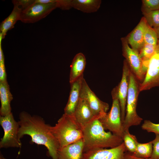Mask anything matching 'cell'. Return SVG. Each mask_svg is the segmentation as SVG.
I'll list each match as a JSON object with an SVG mask.
<instances>
[{
    "label": "cell",
    "mask_w": 159,
    "mask_h": 159,
    "mask_svg": "<svg viewBox=\"0 0 159 159\" xmlns=\"http://www.w3.org/2000/svg\"><path fill=\"white\" fill-rule=\"evenodd\" d=\"M18 132L21 139L24 135H29L32 143L42 145L46 148L49 155L52 159H57L60 148L59 143L52 133L50 125L47 124L41 117L31 115L25 111L20 113Z\"/></svg>",
    "instance_id": "cell-1"
},
{
    "label": "cell",
    "mask_w": 159,
    "mask_h": 159,
    "mask_svg": "<svg viewBox=\"0 0 159 159\" xmlns=\"http://www.w3.org/2000/svg\"><path fill=\"white\" fill-rule=\"evenodd\" d=\"M83 152L99 148H112L123 142L122 138L105 131L99 118H96L82 129Z\"/></svg>",
    "instance_id": "cell-2"
},
{
    "label": "cell",
    "mask_w": 159,
    "mask_h": 159,
    "mask_svg": "<svg viewBox=\"0 0 159 159\" xmlns=\"http://www.w3.org/2000/svg\"><path fill=\"white\" fill-rule=\"evenodd\" d=\"M51 132L60 148L73 143L83 138L82 128L74 115L64 113L54 126H51Z\"/></svg>",
    "instance_id": "cell-3"
},
{
    "label": "cell",
    "mask_w": 159,
    "mask_h": 159,
    "mask_svg": "<svg viewBox=\"0 0 159 159\" xmlns=\"http://www.w3.org/2000/svg\"><path fill=\"white\" fill-rule=\"evenodd\" d=\"M140 82L130 71L126 108V113L122 123L124 131L132 126L138 125L143 120L136 112L138 97L140 92Z\"/></svg>",
    "instance_id": "cell-4"
},
{
    "label": "cell",
    "mask_w": 159,
    "mask_h": 159,
    "mask_svg": "<svg viewBox=\"0 0 159 159\" xmlns=\"http://www.w3.org/2000/svg\"><path fill=\"white\" fill-rule=\"evenodd\" d=\"M112 102L110 111L99 119L105 130L122 138L124 130L121 120V111L116 87L112 90Z\"/></svg>",
    "instance_id": "cell-5"
},
{
    "label": "cell",
    "mask_w": 159,
    "mask_h": 159,
    "mask_svg": "<svg viewBox=\"0 0 159 159\" xmlns=\"http://www.w3.org/2000/svg\"><path fill=\"white\" fill-rule=\"evenodd\" d=\"M0 124L4 131V136L0 141V148H21V143L18 136L19 125L12 113L0 116Z\"/></svg>",
    "instance_id": "cell-6"
},
{
    "label": "cell",
    "mask_w": 159,
    "mask_h": 159,
    "mask_svg": "<svg viewBox=\"0 0 159 159\" xmlns=\"http://www.w3.org/2000/svg\"><path fill=\"white\" fill-rule=\"evenodd\" d=\"M55 0L54 3L44 4L35 2L26 9L22 10L20 20L25 23L37 22L48 15L57 8Z\"/></svg>",
    "instance_id": "cell-7"
},
{
    "label": "cell",
    "mask_w": 159,
    "mask_h": 159,
    "mask_svg": "<svg viewBox=\"0 0 159 159\" xmlns=\"http://www.w3.org/2000/svg\"><path fill=\"white\" fill-rule=\"evenodd\" d=\"M122 54L131 72L140 83L143 80L146 72L143 68V61L139 53L132 48L126 38L121 39Z\"/></svg>",
    "instance_id": "cell-8"
},
{
    "label": "cell",
    "mask_w": 159,
    "mask_h": 159,
    "mask_svg": "<svg viewBox=\"0 0 159 159\" xmlns=\"http://www.w3.org/2000/svg\"><path fill=\"white\" fill-rule=\"evenodd\" d=\"M159 86V43L150 59L147 71L143 81L140 83V92Z\"/></svg>",
    "instance_id": "cell-9"
},
{
    "label": "cell",
    "mask_w": 159,
    "mask_h": 159,
    "mask_svg": "<svg viewBox=\"0 0 159 159\" xmlns=\"http://www.w3.org/2000/svg\"><path fill=\"white\" fill-rule=\"evenodd\" d=\"M80 97L84 99L95 115L100 118L107 113L109 104L100 100L91 90L84 78L80 92Z\"/></svg>",
    "instance_id": "cell-10"
},
{
    "label": "cell",
    "mask_w": 159,
    "mask_h": 159,
    "mask_svg": "<svg viewBox=\"0 0 159 159\" xmlns=\"http://www.w3.org/2000/svg\"><path fill=\"white\" fill-rule=\"evenodd\" d=\"M127 151L123 142L112 148H99L84 152L81 159H124Z\"/></svg>",
    "instance_id": "cell-11"
},
{
    "label": "cell",
    "mask_w": 159,
    "mask_h": 159,
    "mask_svg": "<svg viewBox=\"0 0 159 159\" xmlns=\"http://www.w3.org/2000/svg\"><path fill=\"white\" fill-rule=\"evenodd\" d=\"M130 72V69L125 59L123 62L121 79L118 85L116 87L117 97L120 107L122 123L123 122L125 115Z\"/></svg>",
    "instance_id": "cell-12"
},
{
    "label": "cell",
    "mask_w": 159,
    "mask_h": 159,
    "mask_svg": "<svg viewBox=\"0 0 159 159\" xmlns=\"http://www.w3.org/2000/svg\"><path fill=\"white\" fill-rule=\"evenodd\" d=\"M147 22L144 17L126 39L130 47L139 52L145 44L144 34Z\"/></svg>",
    "instance_id": "cell-13"
},
{
    "label": "cell",
    "mask_w": 159,
    "mask_h": 159,
    "mask_svg": "<svg viewBox=\"0 0 159 159\" xmlns=\"http://www.w3.org/2000/svg\"><path fill=\"white\" fill-rule=\"evenodd\" d=\"M74 115L82 129L94 120L99 119L95 115L86 101L80 97L75 108Z\"/></svg>",
    "instance_id": "cell-14"
},
{
    "label": "cell",
    "mask_w": 159,
    "mask_h": 159,
    "mask_svg": "<svg viewBox=\"0 0 159 159\" xmlns=\"http://www.w3.org/2000/svg\"><path fill=\"white\" fill-rule=\"evenodd\" d=\"M82 139L65 147L60 148L57 159H81L83 152Z\"/></svg>",
    "instance_id": "cell-15"
},
{
    "label": "cell",
    "mask_w": 159,
    "mask_h": 159,
    "mask_svg": "<svg viewBox=\"0 0 159 159\" xmlns=\"http://www.w3.org/2000/svg\"><path fill=\"white\" fill-rule=\"evenodd\" d=\"M83 75L74 82L70 83V90L69 99L64 108V113L69 115H74L75 108L80 98L81 90Z\"/></svg>",
    "instance_id": "cell-16"
},
{
    "label": "cell",
    "mask_w": 159,
    "mask_h": 159,
    "mask_svg": "<svg viewBox=\"0 0 159 159\" xmlns=\"http://www.w3.org/2000/svg\"><path fill=\"white\" fill-rule=\"evenodd\" d=\"M0 116H4L11 112V102L13 97L6 80L0 82Z\"/></svg>",
    "instance_id": "cell-17"
},
{
    "label": "cell",
    "mask_w": 159,
    "mask_h": 159,
    "mask_svg": "<svg viewBox=\"0 0 159 159\" xmlns=\"http://www.w3.org/2000/svg\"><path fill=\"white\" fill-rule=\"evenodd\" d=\"M86 64V59L82 53L77 54L74 57L71 65L69 83H71L83 75Z\"/></svg>",
    "instance_id": "cell-18"
},
{
    "label": "cell",
    "mask_w": 159,
    "mask_h": 159,
    "mask_svg": "<svg viewBox=\"0 0 159 159\" xmlns=\"http://www.w3.org/2000/svg\"><path fill=\"white\" fill-rule=\"evenodd\" d=\"M14 7L10 14L1 23L0 35L4 39L7 32L14 27L18 20H20L22 9L18 5L14 4Z\"/></svg>",
    "instance_id": "cell-19"
},
{
    "label": "cell",
    "mask_w": 159,
    "mask_h": 159,
    "mask_svg": "<svg viewBox=\"0 0 159 159\" xmlns=\"http://www.w3.org/2000/svg\"><path fill=\"white\" fill-rule=\"evenodd\" d=\"M101 3L100 0H72V7L85 13L96 12Z\"/></svg>",
    "instance_id": "cell-20"
},
{
    "label": "cell",
    "mask_w": 159,
    "mask_h": 159,
    "mask_svg": "<svg viewBox=\"0 0 159 159\" xmlns=\"http://www.w3.org/2000/svg\"><path fill=\"white\" fill-rule=\"evenodd\" d=\"M153 152L152 141L142 143H138L133 155L135 156L142 158H149L151 157Z\"/></svg>",
    "instance_id": "cell-21"
},
{
    "label": "cell",
    "mask_w": 159,
    "mask_h": 159,
    "mask_svg": "<svg viewBox=\"0 0 159 159\" xmlns=\"http://www.w3.org/2000/svg\"><path fill=\"white\" fill-rule=\"evenodd\" d=\"M122 138L127 150L134 153L138 143L135 136L130 134L129 130H126L124 131Z\"/></svg>",
    "instance_id": "cell-22"
},
{
    "label": "cell",
    "mask_w": 159,
    "mask_h": 159,
    "mask_svg": "<svg viewBox=\"0 0 159 159\" xmlns=\"http://www.w3.org/2000/svg\"><path fill=\"white\" fill-rule=\"evenodd\" d=\"M147 24L155 29L159 26V10L143 13Z\"/></svg>",
    "instance_id": "cell-23"
},
{
    "label": "cell",
    "mask_w": 159,
    "mask_h": 159,
    "mask_svg": "<svg viewBox=\"0 0 159 159\" xmlns=\"http://www.w3.org/2000/svg\"><path fill=\"white\" fill-rule=\"evenodd\" d=\"M144 39L145 44L153 45L158 44V39L156 32L147 24L144 31Z\"/></svg>",
    "instance_id": "cell-24"
},
{
    "label": "cell",
    "mask_w": 159,
    "mask_h": 159,
    "mask_svg": "<svg viewBox=\"0 0 159 159\" xmlns=\"http://www.w3.org/2000/svg\"><path fill=\"white\" fill-rule=\"evenodd\" d=\"M142 2L143 13L159 10V0H143Z\"/></svg>",
    "instance_id": "cell-25"
},
{
    "label": "cell",
    "mask_w": 159,
    "mask_h": 159,
    "mask_svg": "<svg viewBox=\"0 0 159 159\" xmlns=\"http://www.w3.org/2000/svg\"><path fill=\"white\" fill-rule=\"evenodd\" d=\"M142 128L148 132L159 135V123L155 124L148 120H145L141 126Z\"/></svg>",
    "instance_id": "cell-26"
},
{
    "label": "cell",
    "mask_w": 159,
    "mask_h": 159,
    "mask_svg": "<svg viewBox=\"0 0 159 159\" xmlns=\"http://www.w3.org/2000/svg\"><path fill=\"white\" fill-rule=\"evenodd\" d=\"M152 142L153 152L150 158L152 159H159V135L155 134V137Z\"/></svg>",
    "instance_id": "cell-27"
},
{
    "label": "cell",
    "mask_w": 159,
    "mask_h": 159,
    "mask_svg": "<svg viewBox=\"0 0 159 159\" xmlns=\"http://www.w3.org/2000/svg\"><path fill=\"white\" fill-rule=\"evenodd\" d=\"M72 0H56L57 7L62 10H68L72 8Z\"/></svg>",
    "instance_id": "cell-28"
},
{
    "label": "cell",
    "mask_w": 159,
    "mask_h": 159,
    "mask_svg": "<svg viewBox=\"0 0 159 159\" xmlns=\"http://www.w3.org/2000/svg\"><path fill=\"white\" fill-rule=\"evenodd\" d=\"M35 0H14L12 1L13 4L19 6L23 10L35 2Z\"/></svg>",
    "instance_id": "cell-29"
},
{
    "label": "cell",
    "mask_w": 159,
    "mask_h": 159,
    "mask_svg": "<svg viewBox=\"0 0 159 159\" xmlns=\"http://www.w3.org/2000/svg\"><path fill=\"white\" fill-rule=\"evenodd\" d=\"M6 80V74L4 62H0V82Z\"/></svg>",
    "instance_id": "cell-30"
},
{
    "label": "cell",
    "mask_w": 159,
    "mask_h": 159,
    "mask_svg": "<svg viewBox=\"0 0 159 159\" xmlns=\"http://www.w3.org/2000/svg\"><path fill=\"white\" fill-rule=\"evenodd\" d=\"M124 159H152L151 158H142L137 157L133 154L128 151L126 152L124 155Z\"/></svg>",
    "instance_id": "cell-31"
},
{
    "label": "cell",
    "mask_w": 159,
    "mask_h": 159,
    "mask_svg": "<svg viewBox=\"0 0 159 159\" xmlns=\"http://www.w3.org/2000/svg\"><path fill=\"white\" fill-rule=\"evenodd\" d=\"M2 39V37L0 36V62H4V56L1 45Z\"/></svg>",
    "instance_id": "cell-32"
},
{
    "label": "cell",
    "mask_w": 159,
    "mask_h": 159,
    "mask_svg": "<svg viewBox=\"0 0 159 159\" xmlns=\"http://www.w3.org/2000/svg\"><path fill=\"white\" fill-rule=\"evenodd\" d=\"M154 29L156 32L157 36L158 39V43H159V26Z\"/></svg>",
    "instance_id": "cell-33"
},
{
    "label": "cell",
    "mask_w": 159,
    "mask_h": 159,
    "mask_svg": "<svg viewBox=\"0 0 159 159\" xmlns=\"http://www.w3.org/2000/svg\"><path fill=\"white\" fill-rule=\"evenodd\" d=\"M0 159H6L4 157L1 153H0Z\"/></svg>",
    "instance_id": "cell-34"
}]
</instances>
